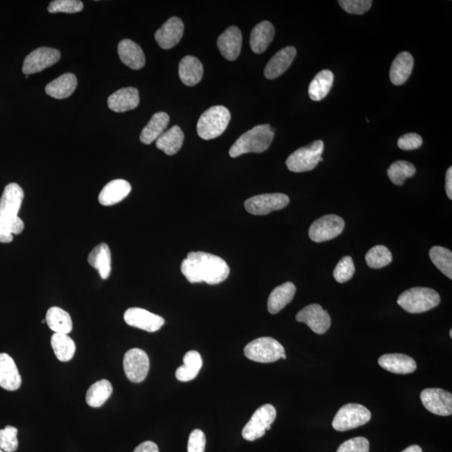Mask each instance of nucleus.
Returning <instances> with one entry per match:
<instances>
[{"instance_id": "f257e3e1", "label": "nucleus", "mask_w": 452, "mask_h": 452, "mask_svg": "<svg viewBox=\"0 0 452 452\" xmlns=\"http://www.w3.org/2000/svg\"><path fill=\"white\" fill-rule=\"evenodd\" d=\"M181 271L191 283L220 284L230 275L227 263L220 256L210 253L189 252L181 264Z\"/></svg>"}, {"instance_id": "f03ea898", "label": "nucleus", "mask_w": 452, "mask_h": 452, "mask_svg": "<svg viewBox=\"0 0 452 452\" xmlns=\"http://www.w3.org/2000/svg\"><path fill=\"white\" fill-rule=\"evenodd\" d=\"M25 194L19 184H8L0 198V243L13 242V234H20L25 229L24 221L18 214Z\"/></svg>"}, {"instance_id": "7ed1b4c3", "label": "nucleus", "mask_w": 452, "mask_h": 452, "mask_svg": "<svg viewBox=\"0 0 452 452\" xmlns=\"http://www.w3.org/2000/svg\"><path fill=\"white\" fill-rule=\"evenodd\" d=\"M274 129L269 124L258 125L242 134L230 149V156L237 157L246 153H263L273 141Z\"/></svg>"}, {"instance_id": "20e7f679", "label": "nucleus", "mask_w": 452, "mask_h": 452, "mask_svg": "<svg viewBox=\"0 0 452 452\" xmlns=\"http://www.w3.org/2000/svg\"><path fill=\"white\" fill-rule=\"evenodd\" d=\"M441 302L438 292L428 287H413L400 294L397 304L410 314H422L435 309Z\"/></svg>"}, {"instance_id": "39448f33", "label": "nucleus", "mask_w": 452, "mask_h": 452, "mask_svg": "<svg viewBox=\"0 0 452 452\" xmlns=\"http://www.w3.org/2000/svg\"><path fill=\"white\" fill-rule=\"evenodd\" d=\"M230 112L223 106H214L206 110L198 121L197 133L205 140L220 137L229 125Z\"/></svg>"}, {"instance_id": "423d86ee", "label": "nucleus", "mask_w": 452, "mask_h": 452, "mask_svg": "<svg viewBox=\"0 0 452 452\" xmlns=\"http://www.w3.org/2000/svg\"><path fill=\"white\" fill-rule=\"evenodd\" d=\"M247 359L257 363H273L280 359H286L283 346L275 339L262 337L249 343L244 350Z\"/></svg>"}, {"instance_id": "0eeeda50", "label": "nucleus", "mask_w": 452, "mask_h": 452, "mask_svg": "<svg viewBox=\"0 0 452 452\" xmlns=\"http://www.w3.org/2000/svg\"><path fill=\"white\" fill-rule=\"evenodd\" d=\"M323 142L318 140L309 146L297 149L287 160L288 170L294 173H304L314 170L319 162L323 161Z\"/></svg>"}, {"instance_id": "6e6552de", "label": "nucleus", "mask_w": 452, "mask_h": 452, "mask_svg": "<svg viewBox=\"0 0 452 452\" xmlns=\"http://www.w3.org/2000/svg\"><path fill=\"white\" fill-rule=\"evenodd\" d=\"M371 413L364 405L347 404L341 407L333 419V427L338 432H347L367 424Z\"/></svg>"}, {"instance_id": "1a4fd4ad", "label": "nucleus", "mask_w": 452, "mask_h": 452, "mask_svg": "<svg viewBox=\"0 0 452 452\" xmlns=\"http://www.w3.org/2000/svg\"><path fill=\"white\" fill-rule=\"evenodd\" d=\"M275 417H277V410L273 405L266 404L261 406L244 427L242 431L244 439L249 441L260 439L265 435L266 431H270L271 424L275 422Z\"/></svg>"}, {"instance_id": "9d476101", "label": "nucleus", "mask_w": 452, "mask_h": 452, "mask_svg": "<svg viewBox=\"0 0 452 452\" xmlns=\"http://www.w3.org/2000/svg\"><path fill=\"white\" fill-rule=\"evenodd\" d=\"M289 197L281 193L260 194L245 202L247 212L254 215H266L270 212L284 209L288 206Z\"/></svg>"}, {"instance_id": "9b49d317", "label": "nucleus", "mask_w": 452, "mask_h": 452, "mask_svg": "<svg viewBox=\"0 0 452 452\" xmlns=\"http://www.w3.org/2000/svg\"><path fill=\"white\" fill-rule=\"evenodd\" d=\"M345 221L335 215L321 217L314 221L309 229L311 241L320 243L330 241L339 236L345 229Z\"/></svg>"}, {"instance_id": "f8f14e48", "label": "nucleus", "mask_w": 452, "mask_h": 452, "mask_svg": "<svg viewBox=\"0 0 452 452\" xmlns=\"http://www.w3.org/2000/svg\"><path fill=\"white\" fill-rule=\"evenodd\" d=\"M150 367L146 352L140 349H132L126 352L124 368L126 378L133 383H141L148 376Z\"/></svg>"}, {"instance_id": "ddd939ff", "label": "nucleus", "mask_w": 452, "mask_h": 452, "mask_svg": "<svg viewBox=\"0 0 452 452\" xmlns=\"http://www.w3.org/2000/svg\"><path fill=\"white\" fill-rule=\"evenodd\" d=\"M61 52L56 49L40 47L27 56L23 65V73L26 76L38 73L60 61Z\"/></svg>"}, {"instance_id": "4468645a", "label": "nucleus", "mask_w": 452, "mask_h": 452, "mask_svg": "<svg viewBox=\"0 0 452 452\" xmlns=\"http://www.w3.org/2000/svg\"><path fill=\"white\" fill-rule=\"evenodd\" d=\"M422 404L429 412L441 417L452 414V396L450 392L438 388H426L420 394Z\"/></svg>"}, {"instance_id": "2eb2a0df", "label": "nucleus", "mask_w": 452, "mask_h": 452, "mask_svg": "<svg viewBox=\"0 0 452 452\" xmlns=\"http://www.w3.org/2000/svg\"><path fill=\"white\" fill-rule=\"evenodd\" d=\"M124 320L129 326L142 329L148 333L158 331L165 323L162 316L139 307H131L126 310L124 314Z\"/></svg>"}, {"instance_id": "dca6fc26", "label": "nucleus", "mask_w": 452, "mask_h": 452, "mask_svg": "<svg viewBox=\"0 0 452 452\" xmlns=\"http://www.w3.org/2000/svg\"><path fill=\"white\" fill-rule=\"evenodd\" d=\"M297 322L307 325L315 333L323 334L331 326V318L326 310L319 304H311L297 314Z\"/></svg>"}, {"instance_id": "f3484780", "label": "nucleus", "mask_w": 452, "mask_h": 452, "mask_svg": "<svg viewBox=\"0 0 452 452\" xmlns=\"http://www.w3.org/2000/svg\"><path fill=\"white\" fill-rule=\"evenodd\" d=\"M184 30L183 21L178 17H172L156 31V42L162 49L173 48L182 39Z\"/></svg>"}, {"instance_id": "a211bd4d", "label": "nucleus", "mask_w": 452, "mask_h": 452, "mask_svg": "<svg viewBox=\"0 0 452 452\" xmlns=\"http://www.w3.org/2000/svg\"><path fill=\"white\" fill-rule=\"evenodd\" d=\"M242 44V35L236 26L229 27L220 35L217 42L221 55L228 61L237 60L241 53Z\"/></svg>"}, {"instance_id": "6ab92c4d", "label": "nucleus", "mask_w": 452, "mask_h": 452, "mask_svg": "<svg viewBox=\"0 0 452 452\" xmlns=\"http://www.w3.org/2000/svg\"><path fill=\"white\" fill-rule=\"evenodd\" d=\"M22 383L21 376L12 357L2 352L0 354V387L8 391L19 390Z\"/></svg>"}, {"instance_id": "aec40b11", "label": "nucleus", "mask_w": 452, "mask_h": 452, "mask_svg": "<svg viewBox=\"0 0 452 452\" xmlns=\"http://www.w3.org/2000/svg\"><path fill=\"white\" fill-rule=\"evenodd\" d=\"M131 191H132V187L128 181L124 179L112 180L106 184L99 194V203L104 206H114L128 197Z\"/></svg>"}, {"instance_id": "412c9836", "label": "nucleus", "mask_w": 452, "mask_h": 452, "mask_svg": "<svg viewBox=\"0 0 452 452\" xmlns=\"http://www.w3.org/2000/svg\"><path fill=\"white\" fill-rule=\"evenodd\" d=\"M140 102L138 89L126 88L117 90L108 97L107 105L115 112H125L135 109Z\"/></svg>"}, {"instance_id": "4be33fe9", "label": "nucleus", "mask_w": 452, "mask_h": 452, "mask_svg": "<svg viewBox=\"0 0 452 452\" xmlns=\"http://www.w3.org/2000/svg\"><path fill=\"white\" fill-rule=\"evenodd\" d=\"M297 56V49L293 47H287L281 49L270 59L265 68L266 78L273 80L282 76L290 67Z\"/></svg>"}, {"instance_id": "5701e85b", "label": "nucleus", "mask_w": 452, "mask_h": 452, "mask_svg": "<svg viewBox=\"0 0 452 452\" xmlns=\"http://www.w3.org/2000/svg\"><path fill=\"white\" fill-rule=\"evenodd\" d=\"M378 362L383 369L398 374H411L417 368V363L411 357L401 354L384 355Z\"/></svg>"}, {"instance_id": "b1692460", "label": "nucleus", "mask_w": 452, "mask_h": 452, "mask_svg": "<svg viewBox=\"0 0 452 452\" xmlns=\"http://www.w3.org/2000/svg\"><path fill=\"white\" fill-rule=\"evenodd\" d=\"M119 55L121 62L133 70H140L145 66V56L141 47L131 40H124L119 44Z\"/></svg>"}, {"instance_id": "393cba45", "label": "nucleus", "mask_w": 452, "mask_h": 452, "mask_svg": "<svg viewBox=\"0 0 452 452\" xmlns=\"http://www.w3.org/2000/svg\"><path fill=\"white\" fill-rule=\"evenodd\" d=\"M275 35V28L269 21L259 23L252 30L250 38V45L252 52L262 54L266 51Z\"/></svg>"}, {"instance_id": "a878e982", "label": "nucleus", "mask_w": 452, "mask_h": 452, "mask_svg": "<svg viewBox=\"0 0 452 452\" xmlns=\"http://www.w3.org/2000/svg\"><path fill=\"white\" fill-rule=\"evenodd\" d=\"M296 293V287L292 282H285L275 287L270 294L268 309L270 314H277L285 307L290 304Z\"/></svg>"}, {"instance_id": "bb28decb", "label": "nucleus", "mask_w": 452, "mask_h": 452, "mask_svg": "<svg viewBox=\"0 0 452 452\" xmlns=\"http://www.w3.org/2000/svg\"><path fill=\"white\" fill-rule=\"evenodd\" d=\"M88 263L98 270L103 280L109 278L112 271V255L109 246L106 243L99 244L90 251Z\"/></svg>"}, {"instance_id": "cd10ccee", "label": "nucleus", "mask_w": 452, "mask_h": 452, "mask_svg": "<svg viewBox=\"0 0 452 452\" xmlns=\"http://www.w3.org/2000/svg\"><path fill=\"white\" fill-rule=\"evenodd\" d=\"M203 67L196 57L187 56L181 60L179 66L180 80L188 87H193L201 81Z\"/></svg>"}, {"instance_id": "c85d7f7f", "label": "nucleus", "mask_w": 452, "mask_h": 452, "mask_svg": "<svg viewBox=\"0 0 452 452\" xmlns=\"http://www.w3.org/2000/svg\"><path fill=\"white\" fill-rule=\"evenodd\" d=\"M414 59L407 52H401L393 61L390 71L391 83L396 85H403L409 79L413 71Z\"/></svg>"}, {"instance_id": "c756f323", "label": "nucleus", "mask_w": 452, "mask_h": 452, "mask_svg": "<svg viewBox=\"0 0 452 452\" xmlns=\"http://www.w3.org/2000/svg\"><path fill=\"white\" fill-rule=\"evenodd\" d=\"M78 88V79L72 73H66L49 83L45 87L48 96L56 99H66L71 96Z\"/></svg>"}, {"instance_id": "7c9ffc66", "label": "nucleus", "mask_w": 452, "mask_h": 452, "mask_svg": "<svg viewBox=\"0 0 452 452\" xmlns=\"http://www.w3.org/2000/svg\"><path fill=\"white\" fill-rule=\"evenodd\" d=\"M170 124V116L166 112H160L155 113L151 117L150 121L142 131L140 140L144 144H151L165 132L167 126Z\"/></svg>"}, {"instance_id": "2f4dec72", "label": "nucleus", "mask_w": 452, "mask_h": 452, "mask_svg": "<svg viewBox=\"0 0 452 452\" xmlns=\"http://www.w3.org/2000/svg\"><path fill=\"white\" fill-rule=\"evenodd\" d=\"M184 140V134L179 126H174L165 131L160 138L156 140V146L160 150L164 151L167 155H174L182 148Z\"/></svg>"}, {"instance_id": "473e14b6", "label": "nucleus", "mask_w": 452, "mask_h": 452, "mask_svg": "<svg viewBox=\"0 0 452 452\" xmlns=\"http://www.w3.org/2000/svg\"><path fill=\"white\" fill-rule=\"evenodd\" d=\"M203 361L196 351H189L184 357V365L176 370V378L181 382L193 381L202 368Z\"/></svg>"}, {"instance_id": "72a5a7b5", "label": "nucleus", "mask_w": 452, "mask_h": 452, "mask_svg": "<svg viewBox=\"0 0 452 452\" xmlns=\"http://www.w3.org/2000/svg\"><path fill=\"white\" fill-rule=\"evenodd\" d=\"M334 76L332 71H321L311 81L309 94L311 100L319 102L327 97L333 84Z\"/></svg>"}, {"instance_id": "f704fd0d", "label": "nucleus", "mask_w": 452, "mask_h": 452, "mask_svg": "<svg viewBox=\"0 0 452 452\" xmlns=\"http://www.w3.org/2000/svg\"><path fill=\"white\" fill-rule=\"evenodd\" d=\"M45 322L52 331L57 333H70L73 327L70 314L58 307H52L47 311Z\"/></svg>"}, {"instance_id": "c9c22d12", "label": "nucleus", "mask_w": 452, "mask_h": 452, "mask_svg": "<svg viewBox=\"0 0 452 452\" xmlns=\"http://www.w3.org/2000/svg\"><path fill=\"white\" fill-rule=\"evenodd\" d=\"M112 394V386L107 379H102L89 388L85 396V401L90 407L99 408L109 399Z\"/></svg>"}, {"instance_id": "e433bc0d", "label": "nucleus", "mask_w": 452, "mask_h": 452, "mask_svg": "<svg viewBox=\"0 0 452 452\" xmlns=\"http://www.w3.org/2000/svg\"><path fill=\"white\" fill-rule=\"evenodd\" d=\"M52 346L56 358L61 362H68L73 358L76 352L75 342L64 333L53 334Z\"/></svg>"}, {"instance_id": "4c0bfd02", "label": "nucleus", "mask_w": 452, "mask_h": 452, "mask_svg": "<svg viewBox=\"0 0 452 452\" xmlns=\"http://www.w3.org/2000/svg\"><path fill=\"white\" fill-rule=\"evenodd\" d=\"M415 172H417V170L411 162L400 160L391 165L387 174L393 184L398 185V186H401L407 179L413 177Z\"/></svg>"}, {"instance_id": "58836bf2", "label": "nucleus", "mask_w": 452, "mask_h": 452, "mask_svg": "<svg viewBox=\"0 0 452 452\" xmlns=\"http://www.w3.org/2000/svg\"><path fill=\"white\" fill-rule=\"evenodd\" d=\"M429 257L433 264L439 269L446 277L452 279V253L448 249L442 246H434L429 251Z\"/></svg>"}, {"instance_id": "ea45409f", "label": "nucleus", "mask_w": 452, "mask_h": 452, "mask_svg": "<svg viewBox=\"0 0 452 452\" xmlns=\"http://www.w3.org/2000/svg\"><path fill=\"white\" fill-rule=\"evenodd\" d=\"M370 268L379 269L391 263L392 254L384 246H375L370 249L365 256Z\"/></svg>"}, {"instance_id": "a19ab883", "label": "nucleus", "mask_w": 452, "mask_h": 452, "mask_svg": "<svg viewBox=\"0 0 452 452\" xmlns=\"http://www.w3.org/2000/svg\"><path fill=\"white\" fill-rule=\"evenodd\" d=\"M355 273V266L352 257L345 256L339 261L333 270V277L339 283H345L352 278Z\"/></svg>"}, {"instance_id": "79ce46f5", "label": "nucleus", "mask_w": 452, "mask_h": 452, "mask_svg": "<svg viewBox=\"0 0 452 452\" xmlns=\"http://www.w3.org/2000/svg\"><path fill=\"white\" fill-rule=\"evenodd\" d=\"M83 8V3L79 0H55L49 4L48 11L52 13H74L81 12Z\"/></svg>"}, {"instance_id": "37998d69", "label": "nucleus", "mask_w": 452, "mask_h": 452, "mask_svg": "<svg viewBox=\"0 0 452 452\" xmlns=\"http://www.w3.org/2000/svg\"><path fill=\"white\" fill-rule=\"evenodd\" d=\"M17 434V428L11 426L0 429V449L6 452L16 451L19 446Z\"/></svg>"}, {"instance_id": "c03bdc74", "label": "nucleus", "mask_w": 452, "mask_h": 452, "mask_svg": "<svg viewBox=\"0 0 452 452\" xmlns=\"http://www.w3.org/2000/svg\"><path fill=\"white\" fill-rule=\"evenodd\" d=\"M371 0H339L343 11L351 15H363L372 6Z\"/></svg>"}, {"instance_id": "a18cd8bd", "label": "nucleus", "mask_w": 452, "mask_h": 452, "mask_svg": "<svg viewBox=\"0 0 452 452\" xmlns=\"http://www.w3.org/2000/svg\"><path fill=\"white\" fill-rule=\"evenodd\" d=\"M369 442L366 438L359 436L352 438L343 443L337 452H369Z\"/></svg>"}, {"instance_id": "49530a36", "label": "nucleus", "mask_w": 452, "mask_h": 452, "mask_svg": "<svg viewBox=\"0 0 452 452\" xmlns=\"http://www.w3.org/2000/svg\"><path fill=\"white\" fill-rule=\"evenodd\" d=\"M422 138L417 133H407L398 139V147L405 151L415 150L422 146Z\"/></svg>"}, {"instance_id": "de8ad7c7", "label": "nucleus", "mask_w": 452, "mask_h": 452, "mask_svg": "<svg viewBox=\"0 0 452 452\" xmlns=\"http://www.w3.org/2000/svg\"><path fill=\"white\" fill-rule=\"evenodd\" d=\"M206 439L201 429H194L189 436L188 452H205Z\"/></svg>"}, {"instance_id": "09e8293b", "label": "nucleus", "mask_w": 452, "mask_h": 452, "mask_svg": "<svg viewBox=\"0 0 452 452\" xmlns=\"http://www.w3.org/2000/svg\"><path fill=\"white\" fill-rule=\"evenodd\" d=\"M133 452H160V449L155 442L148 441L136 447Z\"/></svg>"}, {"instance_id": "8fccbe9b", "label": "nucleus", "mask_w": 452, "mask_h": 452, "mask_svg": "<svg viewBox=\"0 0 452 452\" xmlns=\"http://www.w3.org/2000/svg\"><path fill=\"white\" fill-rule=\"evenodd\" d=\"M446 191L447 196L452 200V168L450 167L446 175Z\"/></svg>"}, {"instance_id": "3c124183", "label": "nucleus", "mask_w": 452, "mask_h": 452, "mask_svg": "<svg viewBox=\"0 0 452 452\" xmlns=\"http://www.w3.org/2000/svg\"><path fill=\"white\" fill-rule=\"evenodd\" d=\"M402 452H423V451H422V447L417 445H413V446L407 447V448Z\"/></svg>"}, {"instance_id": "603ef678", "label": "nucleus", "mask_w": 452, "mask_h": 452, "mask_svg": "<svg viewBox=\"0 0 452 452\" xmlns=\"http://www.w3.org/2000/svg\"><path fill=\"white\" fill-rule=\"evenodd\" d=\"M450 337L452 338V330H450Z\"/></svg>"}, {"instance_id": "864d4df0", "label": "nucleus", "mask_w": 452, "mask_h": 452, "mask_svg": "<svg viewBox=\"0 0 452 452\" xmlns=\"http://www.w3.org/2000/svg\"><path fill=\"white\" fill-rule=\"evenodd\" d=\"M0 452H4L3 450L0 449Z\"/></svg>"}]
</instances>
